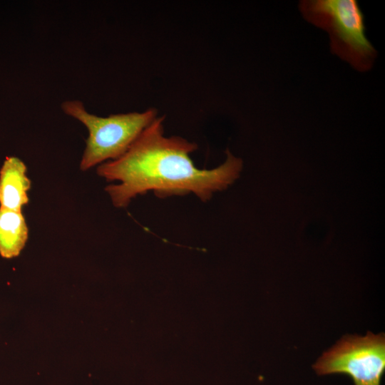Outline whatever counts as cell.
Returning <instances> with one entry per match:
<instances>
[{"label": "cell", "instance_id": "obj_1", "mask_svg": "<svg viewBox=\"0 0 385 385\" xmlns=\"http://www.w3.org/2000/svg\"><path fill=\"white\" fill-rule=\"evenodd\" d=\"M164 119L158 116L120 158L98 166L99 176L119 182L105 189L115 207H125L150 191L160 198L193 193L205 202L239 178L242 160L228 149L219 166L197 168L190 155L197 145L180 136H165Z\"/></svg>", "mask_w": 385, "mask_h": 385}, {"label": "cell", "instance_id": "obj_2", "mask_svg": "<svg viewBox=\"0 0 385 385\" xmlns=\"http://www.w3.org/2000/svg\"><path fill=\"white\" fill-rule=\"evenodd\" d=\"M304 19L326 31L333 54L356 70H370L377 51L366 35L364 16L355 0H304L299 4Z\"/></svg>", "mask_w": 385, "mask_h": 385}, {"label": "cell", "instance_id": "obj_3", "mask_svg": "<svg viewBox=\"0 0 385 385\" xmlns=\"http://www.w3.org/2000/svg\"><path fill=\"white\" fill-rule=\"evenodd\" d=\"M61 107L66 115L78 120L88 130L80 163L83 171L120 158L158 116L157 110L153 108L143 112L98 116L88 112L79 100L65 101Z\"/></svg>", "mask_w": 385, "mask_h": 385}, {"label": "cell", "instance_id": "obj_4", "mask_svg": "<svg viewBox=\"0 0 385 385\" xmlns=\"http://www.w3.org/2000/svg\"><path fill=\"white\" fill-rule=\"evenodd\" d=\"M312 367L318 376L344 374L354 385H381L385 371L384 334L344 336Z\"/></svg>", "mask_w": 385, "mask_h": 385}, {"label": "cell", "instance_id": "obj_5", "mask_svg": "<svg viewBox=\"0 0 385 385\" xmlns=\"http://www.w3.org/2000/svg\"><path fill=\"white\" fill-rule=\"evenodd\" d=\"M25 163L15 156L6 157L0 170V208L21 212L29 202L31 180Z\"/></svg>", "mask_w": 385, "mask_h": 385}, {"label": "cell", "instance_id": "obj_6", "mask_svg": "<svg viewBox=\"0 0 385 385\" xmlns=\"http://www.w3.org/2000/svg\"><path fill=\"white\" fill-rule=\"evenodd\" d=\"M29 228L21 212L0 208V255H19L28 240Z\"/></svg>", "mask_w": 385, "mask_h": 385}]
</instances>
